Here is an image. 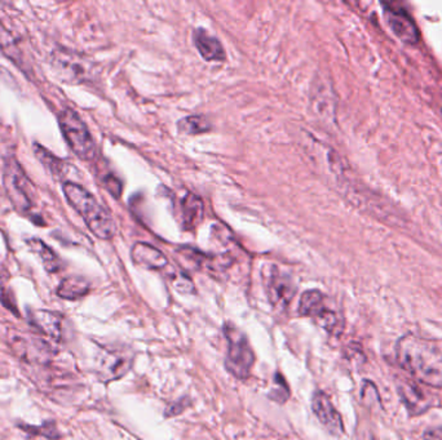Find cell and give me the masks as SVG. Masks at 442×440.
Here are the masks:
<instances>
[{
    "mask_svg": "<svg viewBox=\"0 0 442 440\" xmlns=\"http://www.w3.org/2000/svg\"><path fill=\"white\" fill-rule=\"evenodd\" d=\"M8 344L12 353L22 363L31 365H48L52 361L51 344L43 336L25 333L22 331L10 329L8 332Z\"/></svg>",
    "mask_w": 442,
    "mask_h": 440,
    "instance_id": "277c9868",
    "label": "cell"
},
{
    "mask_svg": "<svg viewBox=\"0 0 442 440\" xmlns=\"http://www.w3.org/2000/svg\"><path fill=\"white\" fill-rule=\"evenodd\" d=\"M172 285L182 294H193L194 292V285H193L191 278L184 275L182 273L172 276Z\"/></svg>",
    "mask_w": 442,
    "mask_h": 440,
    "instance_id": "cb8c5ba5",
    "label": "cell"
},
{
    "mask_svg": "<svg viewBox=\"0 0 442 440\" xmlns=\"http://www.w3.org/2000/svg\"><path fill=\"white\" fill-rule=\"evenodd\" d=\"M4 189L16 211L27 215L34 206V188L17 160L10 158L4 167Z\"/></svg>",
    "mask_w": 442,
    "mask_h": 440,
    "instance_id": "8992f818",
    "label": "cell"
},
{
    "mask_svg": "<svg viewBox=\"0 0 442 440\" xmlns=\"http://www.w3.org/2000/svg\"><path fill=\"white\" fill-rule=\"evenodd\" d=\"M299 312L303 317H309L331 335H340L344 329V320L338 311L327 303L325 294L311 289L303 294L299 303Z\"/></svg>",
    "mask_w": 442,
    "mask_h": 440,
    "instance_id": "5b68a950",
    "label": "cell"
},
{
    "mask_svg": "<svg viewBox=\"0 0 442 440\" xmlns=\"http://www.w3.org/2000/svg\"><path fill=\"white\" fill-rule=\"evenodd\" d=\"M205 216V204L202 199L194 194H188L182 200V226L186 230H193L202 222Z\"/></svg>",
    "mask_w": 442,
    "mask_h": 440,
    "instance_id": "e0dca14e",
    "label": "cell"
},
{
    "mask_svg": "<svg viewBox=\"0 0 442 440\" xmlns=\"http://www.w3.org/2000/svg\"><path fill=\"white\" fill-rule=\"evenodd\" d=\"M383 7L387 22L390 24L392 31L397 35L401 40L406 43H415L419 38V33L414 20L410 17L408 12L404 8H397L396 4L392 3H384Z\"/></svg>",
    "mask_w": 442,
    "mask_h": 440,
    "instance_id": "8fae6325",
    "label": "cell"
},
{
    "mask_svg": "<svg viewBox=\"0 0 442 440\" xmlns=\"http://www.w3.org/2000/svg\"><path fill=\"white\" fill-rule=\"evenodd\" d=\"M193 42L205 60L217 62L226 60V51L223 44L214 35L208 34L205 29H197L193 33Z\"/></svg>",
    "mask_w": 442,
    "mask_h": 440,
    "instance_id": "2e32d148",
    "label": "cell"
},
{
    "mask_svg": "<svg viewBox=\"0 0 442 440\" xmlns=\"http://www.w3.org/2000/svg\"><path fill=\"white\" fill-rule=\"evenodd\" d=\"M62 190L70 206L82 216L91 233L103 241L114 238L117 226L113 217L89 191L74 182H65Z\"/></svg>",
    "mask_w": 442,
    "mask_h": 440,
    "instance_id": "7a4b0ae2",
    "label": "cell"
},
{
    "mask_svg": "<svg viewBox=\"0 0 442 440\" xmlns=\"http://www.w3.org/2000/svg\"><path fill=\"white\" fill-rule=\"evenodd\" d=\"M3 282H4V278H3V275H1V273H0V285H1Z\"/></svg>",
    "mask_w": 442,
    "mask_h": 440,
    "instance_id": "83f0119b",
    "label": "cell"
},
{
    "mask_svg": "<svg viewBox=\"0 0 442 440\" xmlns=\"http://www.w3.org/2000/svg\"><path fill=\"white\" fill-rule=\"evenodd\" d=\"M313 414L317 416L318 421L325 426V429L332 434L340 437L344 434V423L341 420V416L338 409L334 407L332 402L330 400L329 395L317 391L312 399Z\"/></svg>",
    "mask_w": 442,
    "mask_h": 440,
    "instance_id": "30bf717a",
    "label": "cell"
},
{
    "mask_svg": "<svg viewBox=\"0 0 442 440\" xmlns=\"http://www.w3.org/2000/svg\"><path fill=\"white\" fill-rule=\"evenodd\" d=\"M51 63L57 77L70 84L86 82L91 75L87 61L83 60L77 53L66 50L54 51L51 57Z\"/></svg>",
    "mask_w": 442,
    "mask_h": 440,
    "instance_id": "9c48e42d",
    "label": "cell"
},
{
    "mask_svg": "<svg viewBox=\"0 0 442 440\" xmlns=\"http://www.w3.org/2000/svg\"><path fill=\"white\" fill-rule=\"evenodd\" d=\"M104 186L106 190L109 191L112 195H114V198H119L121 197V182L118 181L117 179H114L112 176L105 177Z\"/></svg>",
    "mask_w": 442,
    "mask_h": 440,
    "instance_id": "484cf974",
    "label": "cell"
},
{
    "mask_svg": "<svg viewBox=\"0 0 442 440\" xmlns=\"http://www.w3.org/2000/svg\"><path fill=\"white\" fill-rule=\"evenodd\" d=\"M425 440H442V427H432L423 432Z\"/></svg>",
    "mask_w": 442,
    "mask_h": 440,
    "instance_id": "4316f807",
    "label": "cell"
},
{
    "mask_svg": "<svg viewBox=\"0 0 442 440\" xmlns=\"http://www.w3.org/2000/svg\"><path fill=\"white\" fill-rule=\"evenodd\" d=\"M179 132L189 136H197L200 133H206L211 130V124L206 116L202 115H191L186 116L177 123Z\"/></svg>",
    "mask_w": 442,
    "mask_h": 440,
    "instance_id": "ffe728a7",
    "label": "cell"
},
{
    "mask_svg": "<svg viewBox=\"0 0 442 440\" xmlns=\"http://www.w3.org/2000/svg\"><path fill=\"white\" fill-rule=\"evenodd\" d=\"M396 358L402 370L429 388H442V353L432 341L414 335L396 344Z\"/></svg>",
    "mask_w": 442,
    "mask_h": 440,
    "instance_id": "6da1fadb",
    "label": "cell"
},
{
    "mask_svg": "<svg viewBox=\"0 0 442 440\" xmlns=\"http://www.w3.org/2000/svg\"><path fill=\"white\" fill-rule=\"evenodd\" d=\"M268 297L272 305L286 308L295 296V287L290 276L285 275L273 268L268 282Z\"/></svg>",
    "mask_w": 442,
    "mask_h": 440,
    "instance_id": "5bb4252c",
    "label": "cell"
},
{
    "mask_svg": "<svg viewBox=\"0 0 442 440\" xmlns=\"http://www.w3.org/2000/svg\"><path fill=\"white\" fill-rule=\"evenodd\" d=\"M21 429L24 430V432H29V434H40V435H44V437H47L50 440H54L57 437H59V432H57V429H56V426H54V423H45L43 426H40V427H35V426H27V425H21Z\"/></svg>",
    "mask_w": 442,
    "mask_h": 440,
    "instance_id": "603a6c76",
    "label": "cell"
},
{
    "mask_svg": "<svg viewBox=\"0 0 442 440\" xmlns=\"http://www.w3.org/2000/svg\"><path fill=\"white\" fill-rule=\"evenodd\" d=\"M30 323L40 336L54 342H60L64 337V318L59 312L50 310H35L30 314Z\"/></svg>",
    "mask_w": 442,
    "mask_h": 440,
    "instance_id": "4fadbf2b",
    "label": "cell"
},
{
    "mask_svg": "<svg viewBox=\"0 0 442 440\" xmlns=\"http://www.w3.org/2000/svg\"><path fill=\"white\" fill-rule=\"evenodd\" d=\"M30 248L34 250L35 253L42 259L44 268L50 273H56L61 268V261L57 255L53 252L48 245H45L43 242L38 239H31L29 242Z\"/></svg>",
    "mask_w": 442,
    "mask_h": 440,
    "instance_id": "d6986e66",
    "label": "cell"
},
{
    "mask_svg": "<svg viewBox=\"0 0 442 440\" xmlns=\"http://www.w3.org/2000/svg\"><path fill=\"white\" fill-rule=\"evenodd\" d=\"M131 257L135 265L147 270H163L168 266L163 252L147 243H136L131 250Z\"/></svg>",
    "mask_w": 442,
    "mask_h": 440,
    "instance_id": "9a60e30c",
    "label": "cell"
},
{
    "mask_svg": "<svg viewBox=\"0 0 442 440\" xmlns=\"http://www.w3.org/2000/svg\"><path fill=\"white\" fill-rule=\"evenodd\" d=\"M133 354L127 347H103L96 358V374L103 382L119 380L130 372Z\"/></svg>",
    "mask_w": 442,
    "mask_h": 440,
    "instance_id": "ba28073f",
    "label": "cell"
},
{
    "mask_svg": "<svg viewBox=\"0 0 442 440\" xmlns=\"http://www.w3.org/2000/svg\"><path fill=\"white\" fill-rule=\"evenodd\" d=\"M191 404L189 399L188 397H182L180 400L175 402L172 404L165 408V417H175L177 414H182L185 411V408Z\"/></svg>",
    "mask_w": 442,
    "mask_h": 440,
    "instance_id": "d4e9b609",
    "label": "cell"
},
{
    "mask_svg": "<svg viewBox=\"0 0 442 440\" xmlns=\"http://www.w3.org/2000/svg\"><path fill=\"white\" fill-rule=\"evenodd\" d=\"M35 154L52 174L56 176V174L62 173V163H61V160H59L52 154H50L44 147L40 146V145H36L35 146Z\"/></svg>",
    "mask_w": 442,
    "mask_h": 440,
    "instance_id": "44dd1931",
    "label": "cell"
},
{
    "mask_svg": "<svg viewBox=\"0 0 442 440\" xmlns=\"http://www.w3.org/2000/svg\"><path fill=\"white\" fill-rule=\"evenodd\" d=\"M89 283L84 278L69 276L61 282L57 288V296L64 300L75 301L84 297L89 292Z\"/></svg>",
    "mask_w": 442,
    "mask_h": 440,
    "instance_id": "ac0fdd59",
    "label": "cell"
},
{
    "mask_svg": "<svg viewBox=\"0 0 442 440\" xmlns=\"http://www.w3.org/2000/svg\"><path fill=\"white\" fill-rule=\"evenodd\" d=\"M226 336L229 345L226 359V370L235 379H249L255 363V354L247 337L235 328L233 324L226 326Z\"/></svg>",
    "mask_w": 442,
    "mask_h": 440,
    "instance_id": "52a82bcc",
    "label": "cell"
},
{
    "mask_svg": "<svg viewBox=\"0 0 442 440\" xmlns=\"http://www.w3.org/2000/svg\"><path fill=\"white\" fill-rule=\"evenodd\" d=\"M397 391L410 416H420L434 406L432 397L415 382L401 381L397 385Z\"/></svg>",
    "mask_w": 442,
    "mask_h": 440,
    "instance_id": "7c38bea8",
    "label": "cell"
},
{
    "mask_svg": "<svg viewBox=\"0 0 442 440\" xmlns=\"http://www.w3.org/2000/svg\"><path fill=\"white\" fill-rule=\"evenodd\" d=\"M59 124L65 141L79 159L89 162L96 156V145L86 123L71 109H64L59 114Z\"/></svg>",
    "mask_w": 442,
    "mask_h": 440,
    "instance_id": "3957f363",
    "label": "cell"
},
{
    "mask_svg": "<svg viewBox=\"0 0 442 440\" xmlns=\"http://www.w3.org/2000/svg\"><path fill=\"white\" fill-rule=\"evenodd\" d=\"M274 386L276 388H273V390L270 391L269 397L273 399L277 403H285V402H287V399L290 397V388H288V385H287L286 381H285L282 374L277 373L274 376Z\"/></svg>",
    "mask_w": 442,
    "mask_h": 440,
    "instance_id": "7402d4cb",
    "label": "cell"
}]
</instances>
